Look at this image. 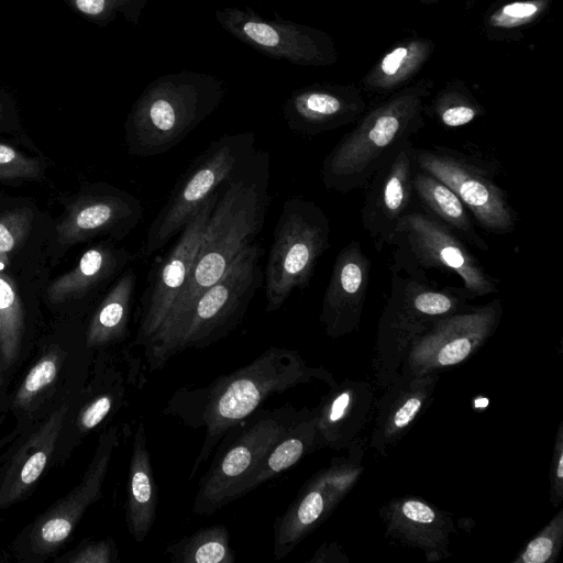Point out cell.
<instances>
[{
	"label": "cell",
	"mask_w": 563,
	"mask_h": 563,
	"mask_svg": "<svg viewBox=\"0 0 563 563\" xmlns=\"http://www.w3.org/2000/svg\"><path fill=\"white\" fill-rule=\"evenodd\" d=\"M219 196L217 190L201 203L173 246L153 265L140 299L133 340L136 347L142 349L146 344L183 290Z\"/></svg>",
	"instance_id": "15"
},
{
	"label": "cell",
	"mask_w": 563,
	"mask_h": 563,
	"mask_svg": "<svg viewBox=\"0 0 563 563\" xmlns=\"http://www.w3.org/2000/svg\"><path fill=\"white\" fill-rule=\"evenodd\" d=\"M553 0H508L488 10L484 35L490 41H518L526 29L542 19Z\"/></svg>",
	"instance_id": "31"
},
{
	"label": "cell",
	"mask_w": 563,
	"mask_h": 563,
	"mask_svg": "<svg viewBox=\"0 0 563 563\" xmlns=\"http://www.w3.org/2000/svg\"><path fill=\"white\" fill-rule=\"evenodd\" d=\"M68 406H59L24 441L0 477V510L24 499L44 473L56 448Z\"/></svg>",
	"instance_id": "24"
},
{
	"label": "cell",
	"mask_w": 563,
	"mask_h": 563,
	"mask_svg": "<svg viewBox=\"0 0 563 563\" xmlns=\"http://www.w3.org/2000/svg\"><path fill=\"white\" fill-rule=\"evenodd\" d=\"M134 258L136 256L123 247L109 243L95 245L84 253L73 271L49 286L48 298L55 303L78 298L115 276Z\"/></svg>",
	"instance_id": "28"
},
{
	"label": "cell",
	"mask_w": 563,
	"mask_h": 563,
	"mask_svg": "<svg viewBox=\"0 0 563 563\" xmlns=\"http://www.w3.org/2000/svg\"><path fill=\"white\" fill-rule=\"evenodd\" d=\"M262 255L258 244L246 245L224 274L200 295L176 339L173 356L217 343L240 325L264 284Z\"/></svg>",
	"instance_id": "10"
},
{
	"label": "cell",
	"mask_w": 563,
	"mask_h": 563,
	"mask_svg": "<svg viewBox=\"0 0 563 563\" xmlns=\"http://www.w3.org/2000/svg\"><path fill=\"white\" fill-rule=\"evenodd\" d=\"M550 501L554 508L563 501V421L558 426L549 471Z\"/></svg>",
	"instance_id": "40"
},
{
	"label": "cell",
	"mask_w": 563,
	"mask_h": 563,
	"mask_svg": "<svg viewBox=\"0 0 563 563\" xmlns=\"http://www.w3.org/2000/svg\"><path fill=\"white\" fill-rule=\"evenodd\" d=\"M375 401L368 382L344 378L331 386L314 407L321 449L347 450L369 422Z\"/></svg>",
	"instance_id": "23"
},
{
	"label": "cell",
	"mask_w": 563,
	"mask_h": 563,
	"mask_svg": "<svg viewBox=\"0 0 563 563\" xmlns=\"http://www.w3.org/2000/svg\"><path fill=\"white\" fill-rule=\"evenodd\" d=\"M440 374L410 376L399 373L375 401L368 448L388 457L395 446L431 407Z\"/></svg>",
	"instance_id": "21"
},
{
	"label": "cell",
	"mask_w": 563,
	"mask_h": 563,
	"mask_svg": "<svg viewBox=\"0 0 563 563\" xmlns=\"http://www.w3.org/2000/svg\"><path fill=\"white\" fill-rule=\"evenodd\" d=\"M136 280L134 269L129 267L103 297L86 332L88 349L117 344L130 335L129 324Z\"/></svg>",
	"instance_id": "29"
},
{
	"label": "cell",
	"mask_w": 563,
	"mask_h": 563,
	"mask_svg": "<svg viewBox=\"0 0 563 563\" xmlns=\"http://www.w3.org/2000/svg\"><path fill=\"white\" fill-rule=\"evenodd\" d=\"M314 380L329 387L338 383L330 371L309 365L298 351L269 346L234 372L206 385L184 386L174 391L162 413L205 431L189 478L196 476L227 433L262 409L269 397Z\"/></svg>",
	"instance_id": "2"
},
{
	"label": "cell",
	"mask_w": 563,
	"mask_h": 563,
	"mask_svg": "<svg viewBox=\"0 0 563 563\" xmlns=\"http://www.w3.org/2000/svg\"><path fill=\"white\" fill-rule=\"evenodd\" d=\"M165 554L176 563H233L235 561V552L230 547V534L223 525L201 528L168 544Z\"/></svg>",
	"instance_id": "32"
},
{
	"label": "cell",
	"mask_w": 563,
	"mask_h": 563,
	"mask_svg": "<svg viewBox=\"0 0 563 563\" xmlns=\"http://www.w3.org/2000/svg\"><path fill=\"white\" fill-rule=\"evenodd\" d=\"M367 104L353 84H313L295 90L283 107L287 126L301 135H318L356 122Z\"/></svg>",
	"instance_id": "20"
},
{
	"label": "cell",
	"mask_w": 563,
	"mask_h": 563,
	"mask_svg": "<svg viewBox=\"0 0 563 563\" xmlns=\"http://www.w3.org/2000/svg\"><path fill=\"white\" fill-rule=\"evenodd\" d=\"M58 561L67 563H117L119 552L111 539L90 540L80 543Z\"/></svg>",
	"instance_id": "38"
},
{
	"label": "cell",
	"mask_w": 563,
	"mask_h": 563,
	"mask_svg": "<svg viewBox=\"0 0 563 563\" xmlns=\"http://www.w3.org/2000/svg\"><path fill=\"white\" fill-rule=\"evenodd\" d=\"M64 362V353L52 347L31 367L19 386L13 406L19 409L30 407L56 379Z\"/></svg>",
	"instance_id": "35"
},
{
	"label": "cell",
	"mask_w": 563,
	"mask_h": 563,
	"mask_svg": "<svg viewBox=\"0 0 563 563\" xmlns=\"http://www.w3.org/2000/svg\"><path fill=\"white\" fill-rule=\"evenodd\" d=\"M31 214L16 211L0 219V251L10 253L22 240L30 224Z\"/></svg>",
	"instance_id": "41"
},
{
	"label": "cell",
	"mask_w": 563,
	"mask_h": 563,
	"mask_svg": "<svg viewBox=\"0 0 563 563\" xmlns=\"http://www.w3.org/2000/svg\"><path fill=\"white\" fill-rule=\"evenodd\" d=\"M504 313L500 299L468 305L438 320L410 345L401 374L420 376L442 373L475 355L496 332Z\"/></svg>",
	"instance_id": "13"
},
{
	"label": "cell",
	"mask_w": 563,
	"mask_h": 563,
	"mask_svg": "<svg viewBox=\"0 0 563 563\" xmlns=\"http://www.w3.org/2000/svg\"><path fill=\"white\" fill-rule=\"evenodd\" d=\"M309 411V408L298 410L291 405L260 409L228 432L199 481L192 512L212 515L242 497V487L250 474L271 448Z\"/></svg>",
	"instance_id": "6"
},
{
	"label": "cell",
	"mask_w": 563,
	"mask_h": 563,
	"mask_svg": "<svg viewBox=\"0 0 563 563\" xmlns=\"http://www.w3.org/2000/svg\"><path fill=\"white\" fill-rule=\"evenodd\" d=\"M433 87V79L422 78L365 111L324 157L320 175L325 189L347 194L365 188L393 150L424 126Z\"/></svg>",
	"instance_id": "3"
},
{
	"label": "cell",
	"mask_w": 563,
	"mask_h": 563,
	"mask_svg": "<svg viewBox=\"0 0 563 563\" xmlns=\"http://www.w3.org/2000/svg\"><path fill=\"white\" fill-rule=\"evenodd\" d=\"M367 440L357 438L346 456L333 457L329 466L313 474L288 508L275 519L273 554L286 558L317 530L351 493L364 471Z\"/></svg>",
	"instance_id": "12"
},
{
	"label": "cell",
	"mask_w": 563,
	"mask_h": 563,
	"mask_svg": "<svg viewBox=\"0 0 563 563\" xmlns=\"http://www.w3.org/2000/svg\"><path fill=\"white\" fill-rule=\"evenodd\" d=\"M223 97L222 82L202 73L184 70L155 79L128 114V153L136 157L167 153L205 121Z\"/></svg>",
	"instance_id": "4"
},
{
	"label": "cell",
	"mask_w": 563,
	"mask_h": 563,
	"mask_svg": "<svg viewBox=\"0 0 563 563\" xmlns=\"http://www.w3.org/2000/svg\"><path fill=\"white\" fill-rule=\"evenodd\" d=\"M119 442L120 430L117 426L109 427L100 434L80 482L29 526V553L44 558L65 544L86 510L101 497L102 485Z\"/></svg>",
	"instance_id": "16"
},
{
	"label": "cell",
	"mask_w": 563,
	"mask_h": 563,
	"mask_svg": "<svg viewBox=\"0 0 563 563\" xmlns=\"http://www.w3.org/2000/svg\"><path fill=\"white\" fill-rule=\"evenodd\" d=\"M271 156L254 150L223 184L207 222L188 279L166 317L141 349L146 373L174 357L176 339L200 295L228 269L262 231L269 206Z\"/></svg>",
	"instance_id": "1"
},
{
	"label": "cell",
	"mask_w": 563,
	"mask_h": 563,
	"mask_svg": "<svg viewBox=\"0 0 563 563\" xmlns=\"http://www.w3.org/2000/svg\"><path fill=\"white\" fill-rule=\"evenodd\" d=\"M415 163L418 169L446 184L478 227L493 234H509L515 230L517 212L497 184L493 164L443 145L416 147Z\"/></svg>",
	"instance_id": "11"
},
{
	"label": "cell",
	"mask_w": 563,
	"mask_h": 563,
	"mask_svg": "<svg viewBox=\"0 0 563 563\" xmlns=\"http://www.w3.org/2000/svg\"><path fill=\"white\" fill-rule=\"evenodd\" d=\"M9 263L8 253L0 251V273L7 267Z\"/></svg>",
	"instance_id": "44"
},
{
	"label": "cell",
	"mask_w": 563,
	"mask_h": 563,
	"mask_svg": "<svg viewBox=\"0 0 563 563\" xmlns=\"http://www.w3.org/2000/svg\"><path fill=\"white\" fill-rule=\"evenodd\" d=\"M218 23L264 55L301 66H329L338 60L332 37L316 27L265 19L251 9L228 7L216 11Z\"/></svg>",
	"instance_id": "14"
},
{
	"label": "cell",
	"mask_w": 563,
	"mask_h": 563,
	"mask_svg": "<svg viewBox=\"0 0 563 563\" xmlns=\"http://www.w3.org/2000/svg\"><path fill=\"white\" fill-rule=\"evenodd\" d=\"M390 292L377 324L372 368L384 390L399 374L412 342L438 320L470 303L462 287L438 288L389 266Z\"/></svg>",
	"instance_id": "5"
},
{
	"label": "cell",
	"mask_w": 563,
	"mask_h": 563,
	"mask_svg": "<svg viewBox=\"0 0 563 563\" xmlns=\"http://www.w3.org/2000/svg\"><path fill=\"white\" fill-rule=\"evenodd\" d=\"M330 221L312 200L294 196L283 203L264 273L265 310L277 311L295 290L310 283L330 247Z\"/></svg>",
	"instance_id": "7"
},
{
	"label": "cell",
	"mask_w": 563,
	"mask_h": 563,
	"mask_svg": "<svg viewBox=\"0 0 563 563\" xmlns=\"http://www.w3.org/2000/svg\"><path fill=\"white\" fill-rule=\"evenodd\" d=\"M67 8L82 19L107 26L119 14L136 22L146 0H62Z\"/></svg>",
	"instance_id": "37"
},
{
	"label": "cell",
	"mask_w": 563,
	"mask_h": 563,
	"mask_svg": "<svg viewBox=\"0 0 563 563\" xmlns=\"http://www.w3.org/2000/svg\"><path fill=\"white\" fill-rule=\"evenodd\" d=\"M426 113L445 129H459L485 115L486 110L463 79L448 81L426 104Z\"/></svg>",
	"instance_id": "33"
},
{
	"label": "cell",
	"mask_w": 563,
	"mask_h": 563,
	"mask_svg": "<svg viewBox=\"0 0 563 563\" xmlns=\"http://www.w3.org/2000/svg\"><path fill=\"white\" fill-rule=\"evenodd\" d=\"M412 184L415 197L426 213L465 243L484 252L489 250V245L477 232L470 211L446 184L417 167Z\"/></svg>",
	"instance_id": "27"
},
{
	"label": "cell",
	"mask_w": 563,
	"mask_h": 563,
	"mask_svg": "<svg viewBox=\"0 0 563 563\" xmlns=\"http://www.w3.org/2000/svg\"><path fill=\"white\" fill-rule=\"evenodd\" d=\"M157 511V489L145 424L135 428L129 464L125 522L136 542H143L153 528Z\"/></svg>",
	"instance_id": "25"
},
{
	"label": "cell",
	"mask_w": 563,
	"mask_h": 563,
	"mask_svg": "<svg viewBox=\"0 0 563 563\" xmlns=\"http://www.w3.org/2000/svg\"><path fill=\"white\" fill-rule=\"evenodd\" d=\"M15 104L11 95L0 86V129L15 121Z\"/></svg>",
	"instance_id": "43"
},
{
	"label": "cell",
	"mask_w": 563,
	"mask_h": 563,
	"mask_svg": "<svg viewBox=\"0 0 563 563\" xmlns=\"http://www.w3.org/2000/svg\"><path fill=\"white\" fill-rule=\"evenodd\" d=\"M415 148L411 139L401 142L366 186L361 220L377 252L390 245L400 219L410 210L415 196Z\"/></svg>",
	"instance_id": "17"
},
{
	"label": "cell",
	"mask_w": 563,
	"mask_h": 563,
	"mask_svg": "<svg viewBox=\"0 0 563 563\" xmlns=\"http://www.w3.org/2000/svg\"><path fill=\"white\" fill-rule=\"evenodd\" d=\"M421 4L423 5H430V4H435L442 0H418Z\"/></svg>",
	"instance_id": "45"
},
{
	"label": "cell",
	"mask_w": 563,
	"mask_h": 563,
	"mask_svg": "<svg viewBox=\"0 0 563 563\" xmlns=\"http://www.w3.org/2000/svg\"><path fill=\"white\" fill-rule=\"evenodd\" d=\"M24 332V314L15 285L0 273V373L18 361Z\"/></svg>",
	"instance_id": "34"
},
{
	"label": "cell",
	"mask_w": 563,
	"mask_h": 563,
	"mask_svg": "<svg viewBox=\"0 0 563 563\" xmlns=\"http://www.w3.org/2000/svg\"><path fill=\"white\" fill-rule=\"evenodd\" d=\"M390 245L395 246L391 265L411 277L428 282L426 271L437 269L457 276L470 299L498 292L497 280L465 242L424 211L409 210Z\"/></svg>",
	"instance_id": "9"
},
{
	"label": "cell",
	"mask_w": 563,
	"mask_h": 563,
	"mask_svg": "<svg viewBox=\"0 0 563 563\" xmlns=\"http://www.w3.org/2000/svg\"><path fill=\"white\" fill-rule=\"evenodd\" d=\"M254 150L253 132L224 134L212 141L178 178L135 256L147 261L165 246Z\"/></svg>",
	"instance_id": "8"
},
{
	"label": "cell",
	"mask_w": 563,
	"mask_h": 563,
	"mask_svg": "<svg viewBox=\"0 0 563 563\" xmlns=\"http://www.w3.org/2000/svg\"><path fill=\"white\" fill-rule=\"evenodd\" d=\"M38 174L40 164L36 159L0 143V179L34 178Z\"/></svg>",
	"instance_id": "39"
},
{
	"label": "cell",
	"mask_w": 563,
	"mask_h": 563,
	"mask_svg": "<svg viewBox=\"0 0 563 563\" xmlns=\"http://www.w3.org/2000/svg\"><path fill=\"white\" fill-rule=\"evenodd\" d=\"M563 547V510L537 532L516 554L511 563H554Z\"/></svg>",
	"instance_id": "36"
},
{
	"label": "cell",
	"mask_w": 563,
	"mask_h": 563,
	"mask_svg": "<svg viewBox=\"0 0 563 563\" xmlns=\"http://www.w3.org/2000/svg\"><path fill=\"white\" fill-rule=\"evenodd\" d=\"M385 536L399 544L420 550L427 562L449 558L451 536L456 533L452 516L416 495L393 497L378 510Z\"/></svg>",
	"instance_id": "18"
},
{
	"label": "cell",
	"mask_w": 563,
	"mask_h": 563,
	"mask_svg": "<svg viewBox=\"0 0 563 563\" xmlns=\"http://www.w3.org/2000/svg\"><path fill=\"white\" fill-rule=\"evenodd\" d=\"M372 262L361 242L350 241L338 253L323 295L319 320L332 339L360 327L371 280Z\"/></svg>",
	"instance_id": "19"
},
{
	"label": "cell",
	"mask_w": 563,
	"mask_h": 563,
	"mask_svg": "<svg viewBox=\"0 0 563 563\" xmlns=\"http://www.w3.org/2000/svg\"><path fill=\"white\" fill-rule=\"evenodd\" d=\"M144 214L135 196L113 187H100L79 200L57 227L60 243H76L108 234L122 239L134 230Z\"/></svg>",
	"instance_id": "22"
},
{
	"label": "cell",
	"mask_w": 563,
	"mask_h": 563,
	"mask_svg": "<svg viewBox=\"0 0 563 563\" xmlns=\"http://www.w3.org/2000/svg\"><path fill=\"white\" fill-rule=\"evenodd\" d=\"M308 563H349L350 559L343 547L336 541L323 542Z\"/></svg>",
	"instance_id": "42"
},
{
	"label": "cell",
	"mask_w": 563,
	"mask_h": 563,
	"mask_svg": "<svg viewBox=\"0 0 563 563\" xmlns=\"http://www.w3.org/2000/svg\"><path fill=\"white\" fill-rule=\"evenodd\" d=\"M434 42L429 37L409 36L386 51L361 80L373 93L391 95L412 80L432 57Z\"/></svg>",
	"instance_id": "26"
},
{
	"label": "cell",
	"mask_w": 563,
	"mask_h": 563,
	"mask_svg": "<svg viewBox=\"0 0 563 563\" xmlns=\"http://www.w3.org/2000/svg\"><path fill=\"white\" fill-rule=\"evenodd\" d=\"M321 450L316 427V408L297 421L266 453L242 487V496Z\"/></svg>",
	"instance_id": "30"
}]
</instances>
